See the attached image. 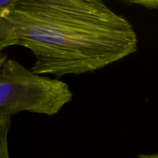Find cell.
I'll return each instance as SVG.
<instances>
[{"mask_svg": "<svg viewBox=\"0 0 158 158\" xmlns=\"http://www.w3.org/2000/svg\"><path fill=\"white\" fill-rule=\"evenodd\" d=\"M139 158H158V154H140L138 155Z\"/></svg>", "mask_w": 158, "mask_h": 158, "instance_id": "5", "label": "cell"}, {"mask_svg": "<svg viewBox=\"0 0 158 158\" xmlns=\"http://www.w3.org/2000/svg\"><path fill=\"white\" fill-rule=\"evenodd\" d=\"M12 117H0V158H10L8 148V134Z\"/></svg>", "mask_w": 158, "mask_h": 158, "instance_id": "3", "label": "cell"}, {"mask_svg": "<svg viewBox=\"0 0 158 158\" xmlns=\"http://www.w3.org/2000/svg\"><path fill=\"white\" fill-rule=\"evenodd\" d=\"M69 85L29 70L6 54L0 57V117L27 111L54 116L73 100Z\"/></svg>", "mask_w": 158, "mask_h": 158, "instance_id": "2", "label": "cell"}, {"mask_svg": "<svg viewBox=\"0 0 158 158\" xmlns=\"http://www.w3.org/2000/svg\"><path fill=\"white\" fill-rule=\"evenodd\" d=\"M131 3H137L141 5L142 6L149 9H158V1H140V2H131Z\"/></svg>", "mask_w": 158, "mask_h": 158, "instance_id": "4", "label": "cell"}, {"mask_svg": "<svg viewBox=\"0 0 158 158\" xmlns=\"http://www.w3.org/2000/svg\"><path fill=\"white\" fill-rule=\"evenodd\" d=\"M137 43L131 23L101 0L0 1V50H30L36 74L94 73L137 52Z\"/></svg>", "mask_w": 158, "mask_h": 158, "instance_id": "1", "label": "cell"}]
</instances>
